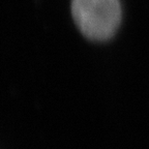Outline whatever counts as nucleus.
<instances>
[{
	"label": "nucleus",
	"mask_w": 149,
	"mask_h": 149,
	"mask_svg": "<svg viewBox=\"0 0 149 149\" xmlns=\"http://www.w3.org/2000/svg\"><path fill=\"white\" fill-rule=\"evenodd\" d=\"M72 15L85 36L106 40L120 24L121 6L119 0H72Z\"/></svg>",
	"instance_id": "obj_1"
}]
</instances>
